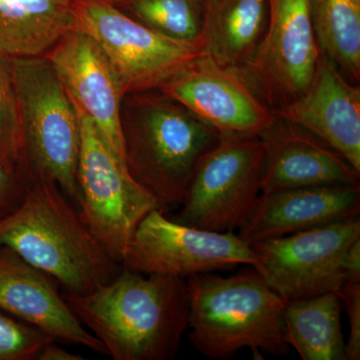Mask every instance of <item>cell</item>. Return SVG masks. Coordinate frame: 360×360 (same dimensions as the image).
<instances>
[{"label":"cell","mask_w":360,"mask_h":360,"mask_svg":"<svg viewBox=\"0 0 360 360\" xmlns=\"http://www.w3.org/2000/svg\"><path fill=\"white\" fill-rule=\"evenodd\" d=\"M359 186H317L260 194L238 236L248 243L359 217Z\"/></svg>","instance_id":"obj_17"},{"label":"cell","mask_w":360,"mask_h":360,"mask_svg":"<svg viewBox=\"0 0 360 360\" xmlns=\"http://www.w3.org/2000/svg\"><path fill=\"white\" fill-rule=\"evenodd\" d=\"M25 191V182L0 160V219L20 205Z\"/></svg>","instance_id":"obj_26"},{"label":"cell","mask_w":360,"mask_h":360,"mask_svg":"<svg viewBox=\"0 0 360 360\" xmlns=\"http://www.w3.org/2000/svg\"><path fill=\"white\" fill-rule=\"evenodd\" d=\"M257 264L255 250L238 234L188 226L155 210L137 226L122 266L139 274L186 279Z\"/></svg>","instance_id":"obj_10"},{"label":"cell","mask_w":360,"mask_h":360,"mask_svg":"<svg viewBox=\"0 0 360 360\" xmlns=\"http://www.w3.org/2000/svg\"><path fill=\"white\" fill-rule=\"evenodd\" d=\"M319 51L348 82L360 80V0H309Z\"/></svg>","instance_id":"obj_21"},{"label":"cell","mask_w":360,"mask_h":360,"mask_svg":"<svg viewBox=\"0 0 360 360\" xmlns=\"http://www.w3.org/2000/svg\"><path fill=\"white\" fill-rule=\"evenodd\" d=\"M77 112L82 136L77 167L78 212L99 245L122 265L141 220L153 210H162L155 198L132 179L127 165L116 158L94 123Z\"/></svg>","instance_id":"obj_6"},{"label":"cell","mask_w":360,"mask_h":360,"mask_svg":"<svg viewBox=\"0 0 360 360\" xmlns=\"http://www.w3.org/2000/svg\"><path fill=\"white\" fill-rule=\"evenodd\" d=\"M52 340L39 329L0 311V360H37Z\"/></svg>","instance_id":"obj_24"},{"label":"cell","mask_w":360,"mask_h":360,"mask_svg":"<svg viewBox=\"0 0 360 360\" xmlns=\"http://www.w3.org/2000/svg\"><path fill=\"white\" fill-rule=\"evenodd\" d=\"M338 151L360 172V87L321 53L309 86L274 111Z\"/></svg>","instance_id":"obj_15"},{"label":"cell","mask_w":360,"mask_h":360,"mask_svg":"<svg viewBox=\"0 0 360 360\" xmlns=\"http://www.w3.org/2000/svg\"><path fill=\"white\" fill-rule=\"evenodd\" d=\"M75 25L115 68L125 94L158 90L206 54L202 40L184 41L150 30L108 0H72Z\"/></svg>","instance_id":"obj_7"},{"label":"cell","mask_w":360,"mask_h":360,"mask_svg":"<svg viewBox=\"0 0 360 360\" xmlns=\"http://www.w3.org/2000/svg\"><path fill=\"white\" fill-rule=\"evenodd\" d=\"M265 148L259 135H220L202 158L174 220L217 232L240 229L262 194Z\"/></svg>","instance_id":"obj_8"},{"label":"cell","mask_w":360,"mask_h":360,"mask_svg":"<svg viewBox=\"0 0 360 360\" xmlns=\"http://www.w3.org/2000/svg\"><path fill=\"white\" fill-rule=\"evenodd\" d=\"M267 21V0H203L206 53L222 68L243 70L264 39Z\"/></svg>","instance_id":"obj_18"},{"label":"cell","mask_w":360,"mask_h":360,"mask_svg":"<svg viewBox=\"0 0 360 360\" xmlns=\"http://www.w3.org/2000/svg\"><path fill=\"white\" fill-rule=\"evenodd\" d=\"M82 354H73L52 340L41 348L37 360H84Z\"/></svg>","instance_id":"obj_27"},{"label":"cell","mask_w":360,"mask_h":360,"mask_svg":"<svg viewBox=\"0 0 360 360\" xmlns=\"http://www.w3.org/2000/svg\"><path fill=\"white\" fill-rule=\"evenodd\" d=\"M0 246L15 251L73 295L108 283L122 266L90 233L65 194L49 180L28 184L20 205L0 219Z\"/></svg>","instance_id":"obj_2"},{"label":"cell","mask_w":360,"mask_h":360,"mask_svg":"<svg viewBox=\"0 0 360 360\" xmlns=\"http://www.w3.org/2000/svg\"><path fill=\"white\" fill-rule=\"evenodd\" d=\"M360 239L359 217L250 243L257 269L284 302L340 292L348 251Z\"/></svg>","instance_id":"obj_9"},{"label":"cell","mask_w":360,"mask_h":360,"mask_svg":"<svg viewBox=\"0 0 360 360\" xmlns=\"http://www.w3.org/2000/svg\"><path fill=\"white\" fill-rule=\"evenodd\" d=\"M58 284L15 251L0 246V311L39 329L56 342L106 354L101 341L71 310Z\"/></svg>","instance_id":"obj_14"},{"label":"cell","mask_w":360,"mask_h":360,"mask_svg":"<svg viewBox=\"0 0 360 360\" xmlns=\"http://www.w3.org/2000/svg\"><path fill=\"white\" fill-rule=\"evenodd\" d=\"M75 108L87 116L125 163L122 103L127 96L105 54L77 25L45 54Z\"/></svg>","instance_id":"obj_13"},{"label":"cell","mask_w":360,"mask_h":360,"mask_svg":"<svg viewBox=\"0 0 360 360\" xmlns=\"http://www.w3.org/2000/svg\"><path fill=\"white\" fill-rule=\"evenodd\" d=\"M23 143V181L53 182L70 201H78L79 115L49 59L9 58Z\"/></svg>","instance_id":"obj_5"},{"label":"cell","mask_w":360,"mask_h":360,"mask_svg":"<svg viewBox=\"0 0 360 360\" xmlns=\"http://www.w3.org/2000/svg\"><path fill=\"white\" fill-rule=\"evenodd\" d=\"M189 340L212 359H229L248 348L255 359L262 352L290 354L284 300L257 269L222 277L212 272L187 277Z\"/></svg>","instance_id":"obj_3"},{"label":"cell","mask_w":360,"mask_h":360,"mask_svg":"<svg viewBox=\"0 0 360 360\" xmlns=\"http://www.w3.org/2000/svg\"><path fill=\"white\" fill-rule=\"evenodd\" d=\"M269 21L255 56L236 71L276 111L309 86L321 51L310 18L309 0H267Z\"/></svg>","instance_id":"obj_11"},{"label":"cell","mask_w":360,"mask_h":360,"mask_svg":"<svg viewBox=\"0 0 360 360\" xmlns=\"http://www.w3.org/2000/svg\"><path fill=\"white\" fill-rule=\"evenodd\" d=\"M158 90L220 135H259L277 118L236 71L222 68L207 53Z\"/></svg>","instance_id":"obj_12"},{"label":"cell","mask_w":360,"mask_h":360,"mask_svg":"<svg viewBox=\"0 0 360 360\" xmlns=\"http://www.w3.org/2000/svg\"><path fill=\"white\" fill-rule=\"evenodd\" d=\"M340 300L328 292L284 302L286 340L303 360H345Z\"/></svg>","instance_id":"obj_20"},{"label":"cell","mask_w":360,"mask_h":360,"mask_svg":"<svg viewBox=\"0 0 360 360\" xmlns=\"http://www.w3.org/2000/svg\"><path fill=\"white\" fill-rule=\"evenodd\" d=\"M151 91L136 92L122 122L125 163L167 213L184 203L196 168L220 134L160 90Z\"/></svg>","instance_id":"obj_4"},{"label":"cell","mask_w":360,"mask_h":360,"mask_svg":"<svg viewBox=\"0 0 360 360\" xmlns=\"http://www.w3.org/2000/svg\"><path fill=\"white\" fill-rule=\"evenodd\" d=\"M0 160L23 181V143L20 105L11 58L2 54H0Z\"/></svg>","instance_id":"obj_23"},{"label":"cell","mask_w":360,"mask_h":360,"mask_svg":"<svg viewBox=\"0 0 360 360\" xmlns=\"http://www.w3.org/2000/svg\"><path fill=\"white\" fill-rule=\"evenodd\" d=\"M130 18L170 39H201L203 0H108Z\"/></svg>","instance_id":"obj_22"},{"label":"cell","mask_w":360,"mask_h":360,"mask_svg":"<svg viewBox=\"0 0 360 360\" xmlns=\"http://www.w3.org/2000/svg\"><path fill=\"white\" fill-rule=\"evenodd\" d=\"M75 26L72 0H0V54L44 56Z\"/></svg>","instance_id":"obj_19"},{"label":"cell","mask_w":360,"mask_h":360,"mask_svg":"<svg viewBox=\"0 0 360 360\" xmlns=\"http://www.w3.org/2000/svg\"><path fill=\"white\" fill-rule=\"evenodd\" d=\"M259 137L265 148L262 193L297 187L359 186V172L328 144L295 123L277 117Z\"/></svg>","instance_id":"obj_16"},{"label":"cell","mask_w":360,"mask_h":360,"mask_svg":"<svg viewBox=\"0 0 360 360\" xmlns=\"http://www.w3.org/2000/svg\"><path fill=\"white\" fill-rule=\"evenodd\" d=\"M341 300L345 302L350 333L345 343V360L360 359V281H347L341 288Z\"/></svg>","instance_id":"obj_25"},{"label":"cell","mask_w":360,"mask_h":360,"mask_svg":"<svg viewBox=\"0 0 360 360\" xmlns=\"http://www.w3.org/2000/svg\"><path fill=\"white\" fill-rule=\"evenodd\" d=\"M122 269L91 292L63 297L112 359H174L188 330L186 279Z\"/></svg>","instance_id":"obj_1"}]
</instances>
